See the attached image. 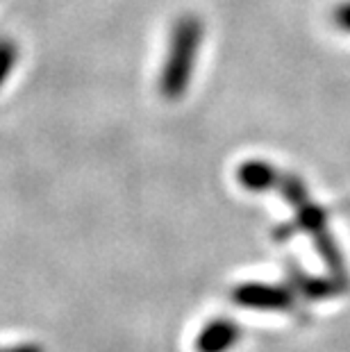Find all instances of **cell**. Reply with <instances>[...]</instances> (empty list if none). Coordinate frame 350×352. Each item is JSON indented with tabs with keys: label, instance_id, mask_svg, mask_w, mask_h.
Masks as SVG:
<instances>
[{
	"label": "cell",
	"instance_id": "cell-2",
	"mask_svg": "<svg viewBox=\"0 0 350 352\" xmlns=\"http://www.w3.org/2000/svg\"><path fill=\"white\" fill-rule=\"evenodd\" d=\"M0 352H41L39 346H12V348H0Z\"/></svg>",
	"mask_w": 350,
	"mask_h": 352
},
{
	"label": "cell",
	"instance_id": "cell-1",
	"mask_svg": "<svg viewBox=\"0 0 350 352\" xmlns=\"http://www.w3.org/2000/svg\"><path fill=\"white\" fill-rule=\"evenodd\" d=\"M17 62H19V46L10 39H0V89L10 80Z\"/></svg>",
	"mask_w": 350,
	"mask_h": 352
}]
</instances>
